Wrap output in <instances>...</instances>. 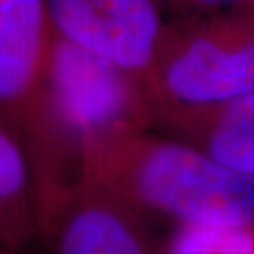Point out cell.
<instances>
[{
	"label": "cell",
	"instance_id": "6da1fadb",
	"mask_svg": "<svg viewBox=\"0 0 254 254\" xmlns=\"http://www.w3.org/2000/svg\"><path fill=\"white\" fill-rule=\"evenodd\" d=\"M130 187L141 203L181 224L254 228V177L192 147H149L132 172Z\"/></svg>",
	"mask_w": 254,
	"mask_h": 254
},
{
	"label": "cell",
	"instance_id": "7a4b0ae2",
	"mask_svg": "<svg viewBox=\"0 0 254 254\" xmlns=\"http://www.w3.org/2000/svg\"><path fill=\"white\" fill-rule=\"evenodd\" d=\"M51 34L47 0H0V125L23 149L38 128Z\"/></svg>",
	"mask_w": 254,
	"mask_h": 254
},
{
	"label": "cell",
	"instance_id": "3957f363",
	"mask_svg": "<svg viewBox=\"0 0 254 254\" xmlns=\"http://www.w3.org/2000/svg\"><path fill=\"white\" fill-rule=\"evenodd\" d=\"M55 38L83 47L123 72L151 64L160 36L153 0H47Z\"/></svg>",
	"mask_w": 254,
	"mask_h": 254
},
{
	"label": "cell",
	"instance_id": "277c9868",
	"mask_svg": "<svg viewBox=\"0 0 254 254\" xmlns=\"http://www.w3.org/2000/svg\"><path fill=\"white\" fill-rule=\"evenodd\" d=\"M127 72L55 38L46 66V89L55 115L72 132L91 136L123 123L132 109Z\"/></svg>",
	"mask_w": 254,
	"mask_h": 254
},
{
	"label": "cell",
	"instance_id": "5b68a950",
	"mask_svg": "<svg viewBox=\"0 0 254 254\" xmlns=\"http://www.w3.org/2000/svg\"><path fill=\"white\" fill-rule=\"evenodd\" d=\"M164 85L173 98L190 106L226 104L254 92V38L234 47L194 40L168 64Z\"/></svg>",
	"mask_w": 254,
	"mask_h": 254
},
{
	"label": "cell",
	"instance_id": "8992f818",
	"mask_svg": "<svg viewBox=\"0 0 254 254\" xmlns=\"http://www.w3.org/2000/svg\"><path fill=\"white\" fill-rule=\"evenodd\" d=\"M40 234L53 237L55 254H151L128 211L102 198H79L51 211Z\"/></svg>",
	"mask_w": 254,
	"mask_h": 254
},
{
	"label": "cell",
	"instance_id": "52a82bcc",
	"mask_svg": "<svg viewBox=\"0 0 254 254\" xmlns=\"http://www.w3.org/2000/svg\"><path fill=\"white\" fill-rule=\"evenodd\" d=\"M42 201L25 149L0 125V245L23 251L40 234Z\"/></svg>",
	"mask_w": 254,
	"mask_h": 254
},
{
	"label": "cell",
	"instance_id": "ba28073f",
	"mask_svg": "<svg viewBox=\"0 0 254 254\" xmlns=\"http://www.w3.org/2000/svg\"><path fill=\"white\" fill-rule=\"evenodd\" d=\"M168 254H254V228L181 224Z\"/></svg>",
	"mask_w": 254,
	"mask_h": 254
},
{
	"label": "cell",
	"instance_id": "9c48e42d",
	"mask_svg": "<svg viewBox=\"0 0 254 254\" xmlns=\"http://www.w3.org/2000/svg\"><path fill=\"white\" fill-rule=\"evenodd\" d=\"M207 154L234 172L254 177V123H218L209 137Z\"/></svg>",
	"mask_w": 254,
	"mask_h": 254
},
{
	"label": "cell",
	"instance_id": "30bf717a",
	"mask_svg": "<svg viewBox=\"0 0 254 254\" xmlns=\"http://www.w3.org/2000/svg\"><path fill=\"white\" fill-rule=\"evenodd\" d=\"M218 123H224V125L254 123V92L241 94L234 100L222 104Z\"/></svg>",
	"mask_w": 254,
	"mask_h": 254
},
{
	"label": "cell",
	"instance_id": "8fae6325",
	"mask_svg": "<svg viewBox=\"0 0 254 254\" xmlns=\"http://www.w3.org/2000/svg\"><path fill=\"white\" fill-rule=\"evenodd\" d=\"M23 251H19V249H11V247H6V245H0V254H21Z\"/></svg>",
	"mask_w": 254,
	"mask_h": 254
},
{
	"label": "cell",
	"instance_id": "7c38bea8",
	"mask_svg": "<svg viewBox=\"0 0 254 254\" xmlns=\"http://www.w3.org/2000/svg\"><path fill=\"white\" fill-rule=\"evenodd\" d=\"M201 4H228V2H237V0H196Z\"/></svg>",
	"mask_w": 254,
	"mask_h": 254
}]
</instances>
